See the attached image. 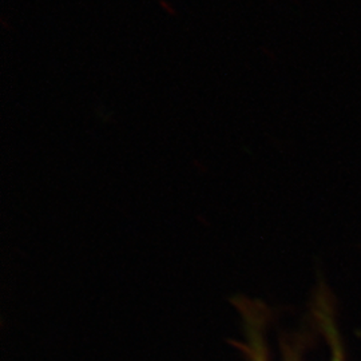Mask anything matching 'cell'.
Masks as SVG:
<instances>
[{
    "mask_svg": "<svg viewBox=\"0 0 361 361\" xmlns=\"http://www.w3.org/2000/svg\"><path fill=\"white\" fill-rule=\"evenodd\" d=\"M334 361H341V357H340V353H338V350H336L335 352V360Z\"/></svg>",
    "mask_w": 361,
    "mask_h": 361,
    "instance_id": "obj_1",
    "label": "cell"
}]
</instances>
